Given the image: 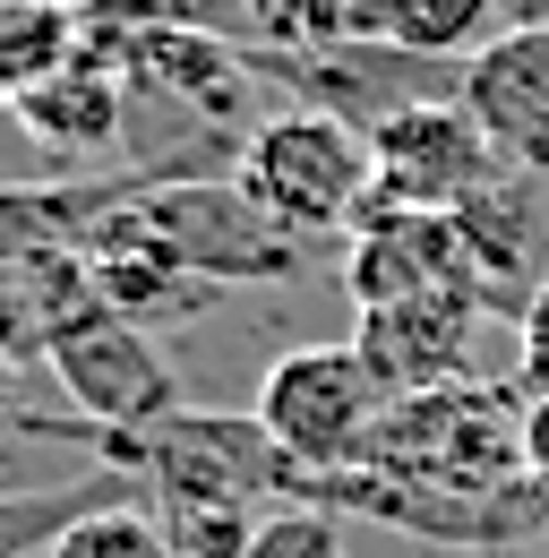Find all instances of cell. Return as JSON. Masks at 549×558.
<instances>
[{
	"instance_id": "obj_9",
	"label": "cell",
	"mask_w": 549,
	"mask_h": 558,
	"mask_svg": "<svg viewBox=\"0 0 549 558\" xmlns=\"http://www.w3.org/2000/svg\"><path fill=\"white\" fill-rule=\"evenodd\" d=\"M480 292H412V301H378L361 310V336L352 344L378 361V378L395 396H420V387H447L464 378V344L480 327Z\"/></svg>"
},
{
	"instance_id": "obj_11",
	"label": "cell",
	"mask_w": 549,
	"mask_h": 558,
	"mask_svg": "<svg viewBox=\"0 0 549 558\" xmlns=\"http://www.w3.org/2000/svg\"><path fill=\"white\" fill-rule=\"evenodd\" d=\"M447 223H455V241H464V258H473V276H480L489 301H498V283H524V276H533V250H541L533 172H498V181L473 190Z\"/></svg>"
},
{
	"instance_id": "obj_15",
	"label": "cell",
	"mask_w": 549,
	"mask_h": 558,
	"mask_svg": "<svg viewBox=\"0 0 549 558\" xmlns=\"http://www.w3.org/2000/svg\"><path fill=\"white\" fill-rule=\"evenodd\" d=\"M44 558H181L172 550V533H163V515H146V507H86V515H69L61 533L44 542Z\"/></svg>"
},
{
	"instance_id": "obj_1",
	"label": "cell",
	"mask_w": 549,
	"mask_h": 558,
	"mask_svg": "<svg viewBox=\"0 0 549 558\" xmlns=\"http://www.w3.org/2000/svg\"><path fill=\"white\" fill-rule=\"evenodd\" d=\"M121 464H146L155 482V515L181 558H241L267 515H249V498L267 482H292V464L267 447L258 421L223 413H163L155 429H103Z\"/></svg>"
},
{
	"instance_id": "obj_6",
	"label": "cell",
	"mask_w": 549,
	"mask_h": 558,
	"mask_svg": "<svg viewBox=\"0 0 549 558\" xmlns=\"http://www.w3.org/2000/svg\"><path fill=\"white\" fill-rule=\"evenodd\" d=\"M44 361L95 413V429H155L172 413V369H163L155 336L137 318H121L95 283H77L69 301L44 310Z\"/></svg>"
},
{
	"instance_id": "obj_4",
	"label": "cell",
	"mask_w": 549,
	"mask_h": 558,
	"mask_svg": "<svg viewBox=\"0 0 549 558\" xmlns=\"http://www.w3.org/2000/svg\"><path fill=\"white\" fill-rule=\"evenodd\" d=\"M395 413V387L361 344H292L267 361L249 421L292 464V482H343L378 456V429Z\"/></svg>"
},
{
	"instance_id": "obj_21",
	"label": "cell",
	"mask_w": 549,
	"mask_h": 558,
	"mask_svg": "<svg viewBox=\"0 0 549 558\" xmlns=\"http://www.w3.org/2000/svg\"><path fill=\"white\" fill-rule=\"evenodd\" d=\"M498 26H549V0H498Z\"/></svg>"
},
{
	"instance_id": "obj_18",
	"label": "cell",
	"mask_w": 549,
	"mask_h": 558,
	"mask_svg": "<svg viewBox=\"0 0 549 558\" xmlns=\"http://www.w3.org/2000/svg\"><path fill=\"white\" fill-rule=\"evenodd\" d=\"M524 396H549V283L524 301Z\"/></svg>"
},
{
	"instance_id": "obj_3",
	"label": "cell",
	"mask_w": 549,
	"mask_h": 558,
	"mask_svg": "<svg viewBox=\"0 0 549 558\" xmlns=\"http://www.w3.org/2000/svg\"><path fill=\"white\" fill-rule=\"evenodd\" d=\"M95 232L155 250L163 267L198 276L206 292L215 283H283L301 267V232H283L241 181H137L103 207Z\"/></svg>"
},
{
	"instance_id": "obj_17",
	"label": "cell",
	"mask_w": 549,
	"mask_h": 558,
	"mask_svg": "<svg viewBox=\"0 0 549 558\" xmlns=\"http://www.w3.org/2000/svg\"><path fill=\"white\" fill-rule=\"evenodd\" d=\"M69 515H86V507H17V498H0V558H17L35 533H61Z\"/></svg>"
},
{
	"instance_id": "obj_20",
	"label": "cell",
	"mask_w": 549,
	"mask_h": 558,
	"mask_svg": "<svg viewBox=\"0 0 549 558\" xmlns=\"http://www.w3.org/2000/svg\"><path fill=\"white\" fill-rule=\"evenodd\" d=\"M17 361H26V318H17L9 301H0V387L17 378Z\"/></svg>"
},
{
	"instance_id": "obj_7",
	"label": "cell",
	"mask_w": 549,
	"mask_h": 558,
	"mask_svg": "<svg viewBox=\"0 0 549 558\" xmlns=\"http://www.w3.org/2000/svg\"><path fill=\"white\" fill-rule=\"evenodd\" d=\"M369 163H378V207H412V215H455L473 190L515 172L480 138L464 95H404V104H387L369 121Z\"/></svg>"
},
{
	"instance_id": "obj_10",
	"label": "cell",
	"mask_w": 549,
	"mask_h": 558,
	"mask_svg": "<svg viewBox=\"0 0 549 558\" xmlns=\"http://www.w3.org/2000/svg\"><path fill=\"white\" fill-rule=\"evenodd\" d=\"M9 112L26 121V138L52 146V155H103V146H121V121H130L121 44H112V52H86V44H77L61 70L44 77V86H26Z\"/></svg>"
},
{
	"instance_id": "obj_13",
	"label": "cell",
	"mask_w": 549,
	"mask_h": 558,
	"mask_svg": "<svg viewBox=\"0 0 549 558\" xmlns=\"http://www.w3.org/2000/svg\"><path fill=\"white\" fill-rule=\"evenodd\" d=\"M241 17L274 61H318L369 35V0H241Z\"/></svg>"
},
{
	"instance_id": "obj_16",
	"label": "cell",
	"mask_w": 549,
	"mask_h": 558,
	"mask_svg": "<svg viewBox=\"0 0 549 558\" xmlns=\"http://www.w3.org/2000/svg\"><path fill=\"white\" fill-rule=\"evenodd\" d=\"M241 558H352V550H343V524L327 507H274Z\"/></svg>"
},
{
	"instance_id": "obj_19",
	"label": "cell",
	"mask_w": 549,
	"mask_h": 558,
	"mask_svg": "<svg viewBox=\"0 0 549 558\" xmlns=\"http://www.w3.org/2000/svg\"><path fill=\"white\" fill-rule=\"evenodd\" d=\"M524 464H533V489H549V396L524 404Z\"/></svg>"
},
{
	"instance_id": "obj_5",
	"label": "cell",
	"mask_w": 549,
	"mask_h": 558,
	"mask_svg": "<svg viewBox=\"0 0 549 558\" xmlns=\"http://www.w3.org/2000/svg\"><path fill=\"white\" fill-rule=\"evenodd\" d=\"M283 232H352L369 198H378V163H369V130H352L327 104H292L274 112L258 138L241 146L232 172Z\"/></svg>"
},
{
	"instance_id": "obj_12",
	"label": "cell",
	"mask_w": 549,
	"mask_h": 558,
	"mask_svg": "<svg viewBox=\"0 0 549 558\" xmlns=\"http://www.w3.org/2000/svg\"><path fill=\"white\" fill-rule=\"evenodd\" d=\"M498 35V0H369V44L412 61H473Z\"/></svg>"
},
{
	"instance_id": "obj_14",
	"label": "cell",
	"mask_w": 549,
	"mask_h": 558,
	"mask_svg": "<svg viewBox=\"0 0 549 558\" xmlns=\"http://www.w3.org/2000/svg\"><path fill=\"white\" fill-rule=\"evenodd\" d=\"M77 44L86 35H77L69 0H0V104H17L26 86H44Z\"/></svg>"
},
{
	"instance_id": "obj_2",
	"label": "cell",
	"mask_w": 549,
	"mask_h": 558,
	"mask_svg": "<svg viewBox=\"0 0 549 558\" xmlns=\"http://www.w3.org/2000/svg\"><path fill=\"white\" fill-rule=\"evenodd\" d=\"M378 489H420V498H524V404L489 396L473 378L395 396V413L378 429V456L361 464Z\"/></svg>"
},
{
	"instance_id": "obj_8",
	"label": "cell",
	"mask_w": 549,
	"mask_h": 558,
	"mask_svg": "<svg viewBox=\"0 0 549 558\" xmlns=\"http://www.w3.org/2000/svg\"><path fill=\"white\" fill-rule=\"evenodd\" d=\"M455 95L480 121V138L498 146V163L541 181L549 172V26H498L464 61Z\"/></svg>"
}]
</instances>
